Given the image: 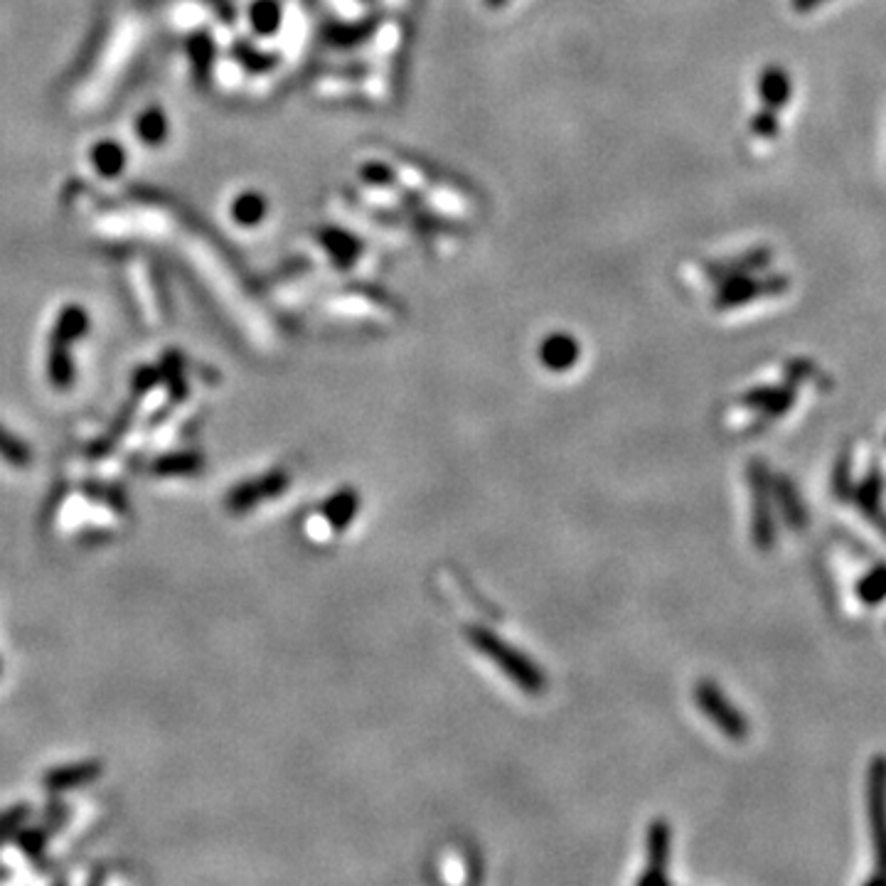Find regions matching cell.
Listing matches in <instances>:
<instances>
[{"label":"cell","mask_w":886,"mask_h":886,"mask_svg":"<svg viewBox=\"0 0 886 886\" xmlns=\"http://www.w3.org/2000/svg\"><path fill=\"white\" fill-rule=\"evenodd\" d=\"M869 823H872L874 852L879 874L874 882L886 879V761L877 759L869 771Z\"/></svg>","instance_id":"1"},{"label":"cell","mask_w":886,"mask_h":886,"mask_svg":"<svg viewBox=\"0 0 886 886\" xmlns=\"http://www.w3.org/2000/svg\"><path fill=\"white\" fill-rule=\"evenodd\" d=\"M99 776H101L99 761H82V763H72V766L52 768L50 773H45L42 783H45L47 791L60 793V791H72V788L84 786V783H92L94 778Z\"/></svg>","instance_id":"2"},{"label":"cell","mask_w":886,"mask_h":886,"mask_svg":"<svg viewBox=\"0 0 886 886\" xmlns=\"http://www.w3.org/2000/svg\"><path fill=\"white\" fill-rule=\"evenodd\" d=\"M281 483H284V480H281L279 475H276V478L259 480V483H244V485H239V488H234L232 493H229L227 507H229V510H232V512H244V510H249V507H252L254 503H259V500L264 498V495H274V490H279V488H281Z\"/></svg>","instance_id":"3"},{"label":"cell","mask_w":886,"mask_h":886,"mask_svg":"<svg viewBox=\"0 0 886 886\" xmlns=\"http://www.w3.org/2000/svg\"><path fill=\"white\" fill-rule=\"evenodd\" d=\"M759 94L768 106L778 109L791 96V82H788V77L778 67H768L759 79Z\"/></svg>","instance_id":"4"},{"label":"cell","mask_w":886,"mask_h":886,"mask_svg":"<svg viewBox=\"0 0 886 886\" xmlns=\"http://www.w3.org/2000/svg\"><path fill=\"white\" fill-rule=\"evenodd\" d=\"M200 468L202 458L197 453H170V456L158 458L153 463V473L163 475V478H168V475H192Z\"/></svg>","instance_id":"5"},{"label":"cell","mask_w":886,"mask_h":886,"mask_svg":"<svg viewBox=\"0 0 886 886\" xmlns=\"http://www.w3.org/2000/svg\"><path fill=\"white\" fill-rule=\"evenodd\" d=\"M542 360L549 367H567L576 360V343L564 335H554L542 345Z\"/></svg>","instance_id":"6"},{"label":"cell","mask_w":886,"mask_h":886,"mask_svg":"<svg viewBox=\"0 0 886 886\" xmlns=\"http://www.w3.org/2000/svg\"><path fill=\"white\" fill-rule=\"evenodd\" d=\"M232 215L234 222L239 224H259L266 215V200L261 195H256V192L239 195L237 200H234Z\"/></svg>","instance_id":"7"},{"label":"cell","mask_w":886,"mask_h":886,"mask_svg":"<svg viewBox=\"0 0 886 886\" xmlns=\"http://www.w3.org/2000/svg\"><path fill=\"white\" fill-rule=\"evenodd\" d=\"M0 456L8 463H13V466H28L32 461L30 448L23 441L15 439V436H10L5 429H0Z\"/></svg>","instance_id":"8"},{"label":"cell","mask_w":886,"mask_h":886,"mask_svg":"<svg viewBox=\"0 0 886 886\" xmlns=\"http://www.w3.org/2000/svg\"><path fill=\"white\" fill-rule=\"evenodd\" d=\"M252 20H254V28L256 30L274 32L276 28H279V23H281L279 5L271 3V0H261V3H256V8H254V13H252Z\"/></svg>","instance_id":"9"},{"label":"cell","mask_w":886,"mask_h":886,"mask_svg":"<svg viewBox=\"0 0 886 886\" xmlns=\"http://www.w3.org/2000/svg\"><path fill=\"white\" fill-rule=\"evenodd\" d=\"M325 242L330 244V252H333V256H338V259L343 261V264H350V261H355L357 259V252H360V244H357L352 237H348V234L335 232L333 237H328V239H325Z\"/></svg>","instance_id":"10"},{"label":"cell","mask_w":886,"mask_h":886,"mask_svg":"<svg viewBox=\"0 0 886 886\" xmlns=\"http://www.w3.org/2000/svg\"><path fill=\"white\" fill-rule=\"evenodd\" d=\"M28 813H30L28 805H15L13 810H8V813L0 815V840H3V837H8L10 832L18 830V827L25 823V818H28Z\"/></svg>","instance_id":"11"},{"label":"cell","mask_w":886,"mask_h":886,"mask_svg":"<svg viewBox=\"0 0 886 886\" xmlns=\"http://www.w3.org/2000/svg\"><path fill=\"white\" fill-rule=\"evenodd\" d=\"M20 845H23L25 855L32 859H40L42 862V852H45V832L42 830L20 832Z\"/></svg>","instance_id":"12"},{"label":"cell","mask_w":886,"mask_h":886,"mask_svg":"<svg viewBox=\"0 0 886 886\" xmlns=\"http://www.w3.org/2000/svg\"><path fill=\"white\" fill-rule=\"evenodd\" d=\"M751 128H754V133H759L761 138H773V133H776V119H773V114H759Z\"/></svg>","instance_id":"13"},{"label":"cell","mask_w":886,"mask_h":886,"mask_svg":"<svg viewBox=\"0 0 886 886\" xmlns=\"http://www.w3.org/2000/svg\"><path fill=\"white\" fill-rule=\"evenodd\" d=\"M483 3H485V8L500 10V8H505V5L510 3V0H483Z\"/></svg>","instance_id":"14"}]
</instances>
